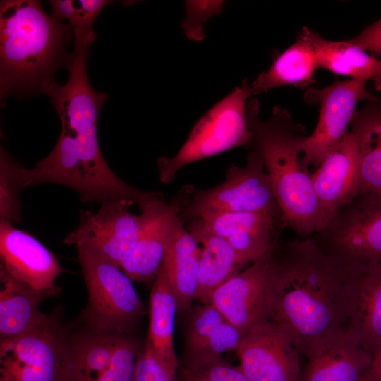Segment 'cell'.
I'll use <instances>...</instances> for the list:
<instances>
[{"label":"cell","instance_id":"cell-1","mask_svg":"<svg viewBox=\"0 0 381 381\" xmlns=\"http://www.w3.org/2000/svg\"><path fill=\"white\" fill-rule=\"evenodd\" d=\"M274 304L270 320L302 355L317 340L346 329L350 270L310 236L279 240L271 250Z\"/></svg>","mask_w":381,"mask_h":381},{"label":"cell","instance_id":"cell-2","mask_svg":"<svg viewBox=\"0 0 381 381\" xmlns=\"http://www.w3.org/2000/svg\"><path fill=\"white\" fill-rule=\"evenodd\" d=\"M73 37L70 24L48 15L39 1H1V99L43 93L66 66Z\"/></svg>","mask_w":381,"mask_h":381},{"label":"cell","instance_id":"cell-3","mask_svg":"<svg viewBox=\"0 0 381 381\" xmlns=\"http://www.w3.org/2000/svg\"><path fill=\"white\" fill-rule=\"evenodd\" d=\"M259 110L257 99L248 101L246 117L252 137L248 149L255 150L262 159L284 226L300 238H308L325 224L302 153L303 128L282 106L274 107L265 121L260 119Z\"/></svg>","mask_w":381,"mask_h":381},{"label":"cell","instance_id":"cell-4","mask_svg":"<svg viewBox=\"0 0 381 381\" xmlns=\"http://www.w3.org/2000/svg\"><path fill=\"white\" fill-rule=\"evenodd\" d=\"M88 292L77 323L104 333L132 334L145 313L132 279L120 267L84 248H76Z\"/></svg>","mask_w":381,"mask_h":381},{"label":"cell","instance_id":"cell-5","mask_svg":"<svg viewBox=\"0 0 381 381\" xmlns=\"http://www.w3.org/2000/svg\"><path fill=\"white\" fill-rule=\"evenodd\" d=\"M250 97V83L245 79L203 114L174 156L157 159L160 181L168 184L188 164L234 147L248 148L252 140L246 117L247 99Z\"/></svg>","mask_w":381,"mask_h":381},{"label":"cell","instance_id":"cell-6","mask_svg":"<svg viewBox=\"0 0 381 381\" xmlns=\"http://www.w3.org/2000/svg\"><path fill=\"white\" fill-rule=\"evenodd\" d=\"M57 307L31 329L0 339V381H67L69 326Z\"/></svg>","mask_w":381,"mask_h":381},{"label":"cell","instance_id":"cell-7","mask_svg":"<svg viewBox=\"0 0 381 381\" xmlns=\"http://www.w3.org/2000/svg\"><path fill=\"white\" fill-rule=\"evenodd\" d=\"M259 212L282 216L262 159L248 149L243 167L230 165L223 183L196 190L190 202L181 207L180 216L184 221L205 214Z\"/></svg>","mask_w":381,"mask_h":381},{"label":"cell","instance_id":"cell-8","mask_svg":"<svg viewBox=\"0 0 381 381\" xmlns=\"http://www.w3.org/2000/svg\"><path fill=\"white\" fill-rule=\"evenodd\" d=\"M311 237L346 267L381 264V200L356 198Z\"/></svg>","mask_w":381,"mask_h":381},{"label":"cell","instance_id":"cell-9","mask_svg":"<svg viewBox=\"0 0 381 381\" xmlns=\"http://www.w3.org/2000/svg\"><path fill=\"white\" fill-rule=\"evenodd\" d=\"M367 80H337L322 89L310 87L305 101L320 107L318 124L302 143V153L308 167H318L326 155L346 135L358 102L378 99L366 88Z\"/></svg>","mask_w":381,"mask_h":381},{"label":"cell","instance_id":"cell-10","mask_svg":"<svg viewBox=\"0 0 381 381\" xmlns=\"http://www.w3.org/2000/svg\"><path fill=\"white\" fill-rule=\"evenodd\" d=\"M131 205L116 199L102 203L97 212L82 210L78 225L64 243L90 250L120 267L136 244L145 222L143 213L130 211Z\"/></svg>","mask_w":381,"mask_h":381},{"label":"cell","instance_id":"cell-11","mask_svg":"<svg viewBox=\"0 0 381 381\" xmlns=\"http://www.w3.org/2000/svg\"><path fill=\"white\" fill-rule=\"evenodd\" d=\"M210 303L244 335L270 320L274 304L271 250L219 287Z\"/></svg>","mask_w":381,"mask_h":381},{"label":"cell","instance_id":"cell-12","mask_svg":"<svg viewBox=\"0 0 381 381\" xmlns=\"http://www.w3.org/2000/svg\"><path fill=\"white\" fill-rule=\"evenodd\" d=\"M90 44L74 42L65 67L68 79L65 85L54 80L44 90L57 111L62 130L72 134H85L97 131L100 111L108 95L94 90L87 74Z\"/></svg>","mask_w":381,"mask_h":381},{"label":"cell","instance_id":"cell-13","mask_svg":"<svg viewBox=\"0 0 381 381\" xmlns=\"http://www.w3.org/2000/svg\"><path fill=\"white\" fill-rule=\"evenodd\" d=\"M236 351L250 381L299 380L301 354L286 331L272 320L246 334Z\"/></svg>","mask_w":381,"mask_h":381},{"label":"cell","instance_id":"cell-14","mask_svg":"<svg viewBox=\"0 0 381 381\" xmlns=\"http://www.w3.org/2000/svg\"><path fill=\"white\" fill-rule=\"evenodd\" d=\"M1 266L45 298L57 296L56 280L65 272L56 256L26 231L0 221Z\"/></svg>","mask_w":381,"mask_h":381},{"label":"cell","instance_id":"cell-15","mask_svg":"<svg viewBox=\"0 0 381 381\" xmlns=\"http://www.w3.org/2000/svg\"><path fill=\"white\" fill-rule=\"evenodd\" d=\"M302 355L306 362L298 381H362L373 361L346 329L314 341Z\"/></svg>","mask_w":381,"mask_h":381},{"label":"cell","instance_id":"cell-16","mask_svg":"<svg viewBox=\"0 0 381 381\" xmlns=\"http://www.w3.org/2000/svg\"><path fill=\"white\" fill-rule=\"evenodd\" d=\"M186 316L180 368L195 369L236 350L244 334L212 303L191 306Z\"/></svg>","mask_w":381,"mask_h":381},{"label":"cell","instance_id":"cell-17","mask_svg":"<svg viewBox=\"0 0 381 381\" xmlns=\"http://www.w3.org/2000/svg\"><path fill=\"white\" fill-rule=\"evenodd\" d=\"M351 273L347 332L373 358H381V264L346 267Z\"/></svg>","mask_w":381,"mask_h":381},{"label":"cell","instance_id":"cell-18","mask_svg":"<svg viewBox=\"0 0 381 381\" xmlns=\"http://www.w3.org/2000/svg\"><path fill=\"white\" fill-rule=\"evenodd\" d=\"M139 209L145 217L144 225L120 267L133 281L149 284L153 283L162 267L171 226L181 207L167 203L161 195Z\"/></svg>","mask_w":381,"mask_h":381},{"label":"cell","instance_id":"cell-19","mask_svg":"<svg viewBox=\"0 0 381 381\" xmlns=\"http://www.w3.org/2000/svg\"><path fill=\"white\" fill-rule=\"evenodd\" d=\"M194 218L250 263L273 248L284 228L281 214L271 212L205 214Z\"/></svg>","mask_w":381,"mask_h":381},{"label":"cell","instance_id":"cell-20","mask_svg":"<svg viewBox=\"0 0 381 381\" xmlns=\"http://www.w3.org/2000/svg\"><path fill=\"white\" fill-rule=\"evenodd\" d=\"M325 226L356 197L358 158L355 138L346 133L311 174Z\"/></svg>","mask_w":381,"mask_h":381},{"label":"cell","instance_id":"cell-21","mask_svg":"<svg viewBox=\"0 0 381 381\" xmlns=\"http://www.w3.org/2000/svg\"><path fill=\"white\" fill-rule=\"evenodd\" d=\"M189 232L201 243L197 298L209 304L214 292L251 264L222 237L207 229L198 218L188 219Z\"/></svg>","mask_w":381,"mask_h":381},{"label":"cell","instance_id":"cell-22","mask_svg":"<svg viewBox=\"0 0 381 381\" xmlns=\"http://www.w3.org/2000/svg\"><path fill=\"white\" fill-rule=\"evenodd\" d=\"M180 214L170 231L162 267L174 294L178 313L184 315L197 298L201 248L183 226Z\"/></svg>","mask_w":381,"mask_h":381},{"label":"cell","instance_id":"cell-23","mask_svg":"<svg viewBox=\"0 0 381 381\" xmlns=\"http://www.w3.org/2000/svg\"><path fill=\"white\" fill-rule=\"evenodd\" d=\"M350 124L358 158L356 198L381 200V99L367 101Z\"/></svg>","mask_w":381,"mask_h":381},{"label":"cell","instance_id":"cell-24","mask_svg":"<svg viewBox=\"0 0 381 381\" xmlns=\"http://www.w3.org/2000/svg\"><path fill=\"white\" fill-rule=\"evenodd\" d=\"M318 68L315 49L303 28L296 42L278 54L270 68L250 83L251 96L287 85L309 89L315 83Z\"/></svg>","mask_w":381,"mask_h":381},{"label":"cell","instance_id":"cell-25","mask_svg":"<svg viewBox=\"0 0 381 381\" xmlns=\"http://www.w3.org/2000/svg\"><path fill=\"white\" fill-rule=\"evenodd\" d=\"M121 335L69 326L67 381H95L109 367Z\"/></svg>","mask_w":381,"mask_h":381},{"label":"cell","instance_id":"cell-26","mask_svg":"<svg viewBox=\"0 0 381 381\" xmlns=\"http://www.w3.org/2000/svg\"><path fill=\"white\" fill-rule=\"evenodd\" d=\"M305 28L315 49L319 67L337 75L370 80L375 90H381L380 59L348 40L330 41Z\"/></svg>","mask_w":381,"mask_h":381},{"label":"cell","instance_id":"cell-27","mask_svg":"<svg viewBox=\"0 0 381 381\" xmlns=\"http://www.w3.org/2000/svg\"><path fill=\"white\" fill-rule=\"evenodd\" d=\"M177 312L176 297L162 265L150 291V322L146 342L162 362L176 370L180 368L174 345V322Z\"/></svg>","mask_w":381,"mask_h":381},{"label":"cell","instance_id":"cell-28","mask_svg":"<svg viewBox=\"0 0 381 381\" xmlns=\"http://www.w3.org/2000/svg\"><path fill=\"white\" fill-rule=\"evenodd\" d=\"M0 282V339H2L27 332L46 314L38 308L45 298L11 277L1 265Z\"/></svg>","mask_w":381,"mask_h":381},{"label":"cell","instance_id":"cell-29","mask_svg":"<svg viewBox=\"0 0 381 381\" xmlns=\"http://www.w3.org/2000/svg\"><path fill=\"white\" fill-rule=\"evenodd\" d=\"M23 166L1 146L0 149V221L11 224L22 222L20 193L25 187Z\"/></svg>","mask_w":381,"mask_h":381},{"label":"cell","instance_id":"cell-30","mask_svg":"<svg viewBox=\"0 0 381 381\" xmlns=\"http://www.w3.org/2000/svg\"><path fill=\"white\" fill-rule=\"evenodd\" d=\"M142 348L132 334L120 336L109 367L95 381H132Z\"/></svg>","mask_w":381,"mask_h":381},{"label":"cell","instance_id":"cell-31","mask_svg":"<svg viewBox=\"0 0 381 381\" xmlns=\"http://www.w3.org/2000/svg\"><path fill=\"white\" fill-rule=\"evenodd\" d=\"M177 381H250L240 367L231 365L222 356L195 369L179 368Z\"/></svg>","mask_w":381,"mask_h":381},{"label":"cell","instance_id":"cell-32","mask_svg":"<svg viewBox=\"0 0 381 381\" xmlns=\"http://www.w3.org/2000/svg\"><path fill=\"white\" fill-rule=\"evenodd\" d=\"M110 2L108 0L75 1V10L68 22L73 30L74 41L92 44L97 38L93 30L95 20Z\"/></svg>","mask_w":381,"mask_h":381},{"label":"cell","instance_id":"cell-33","mask_svg":"<svg viewBox=\"0 0 381 381\" xmlns=\"http://www.w3.org/2000/svg\"><path fill=\"white\" fill-rule=\"evenodd\" d=\"M223 1H186V16L181 27L186 35L195 41L205 37L203 25L210 17L220 13Z\"/></svg>","mask_w":381,"mask_h":381},{"label":"cell","instance_id":"cell-34","mask_svg":"<svg viewBox=\"0 0 381 381\" xmlns=\"http://www.w3.org/2000/svg\"><path fill=\"white\" fill-rule=\"evenodd\" d=\"M178 371L162 362L145 342L138 356L132 381H177Z\"/></svg>","mask_w":381,"mask_h":381},{"label":"cell","instance_id":"cell-35","mask_svg":"<svg viewBox=\"0 0 381 381\" xmlns=\"http://www.w3.org/2000/svg\"><path fill=\"white\" fill-rule=\"evenodd\" d=\"M347 40L370 52L376 58L381 56V18L366 27L358 35Z\"/></svg>","mask_w":381,"mask_h":381},{"label":"cell","instance_id":"cell-36","mask_svg":"<svg viewBox=\"0 0 381 381\" xmlns=\"http://www.w3.org/2000/svg\"><path fill=\"white\" fill-rule=\"evenodd\" d=\"M49 4L52 8V16L58 20H67L72 18L75 10V1L73 0H51Z\"/></svg>","mask_w":381,"mask_h":381},{"label":"cell","instance_id":"cell-37","mask_svg":"<svg viewBox=\"0 0 381 381\" xmlns=\"http://www.w3.org/2000/svg\"><path fill=\"white\" fill-rule=\"evenodd\" d=\"M362 381H381V358L373 363L370 370Z\"/></svg>","mask_w":381,"mask_h":381}]
</instances>
